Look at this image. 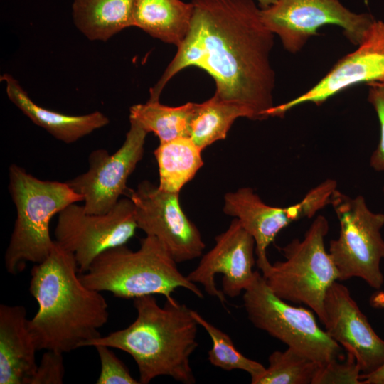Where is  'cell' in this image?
I'll use <instances>...</instances> for the list:
<instances>
[{
    "label": "cell",
    "instance_id": "obj_31",
    "mask_svg": "<svg viewBox=\"0 0 384 384\" xmlns=\"http://www.w3.org/2000/svg\"><path fill=\"white\" fill-rule=\"evenodd\" d=\"M369 303L373 308L384 309V292L380 289L375 292L371 295Z\"/></svg>",
    "mask_w": 384,
    "mask_h": 384
},
{
    "label": "cell",
    "instance_id": "obj_6",
    "mask_svg": "<svg viewBox=\"0 0 384 384\" xmlns=\"http://www.w3.org/2000/svg\"><path fill=\"white\" fill-rule=\"evenodd\" d=\"M329 229L323 215L317 216L302 240H292L282 248L285 258L270 264L262 275L271 291L287 302L311 309L320 321L329 287L338 279L337 269L324 244Z\"/></svg>",
    "mask_w": 384,
    "mask_h": 384
},
{
    "label": "cell",
    "instance_id": "obj_34",
    "mask_svg": "<svg viewBox=\"0 0 384 384\" xmlns=\"http://www.w3.org/2000/svg\"><path fill=\"white\" fill-rule=\"evenodd\" d=\"M383 193H384V187H383Z\"/></svg>",
    "mask_w": 384,
    "mask_h": 384
},
{
    "label": "cell",
    "instance_id": "obj_19",
    "mask_svg": "<svg viewBox=\"0 0 384 384\" xmlns=\"http://www.w3.org/2000/svg\"><path fill=\"white\" fill-rule=\"evenodd\" d=\"M192 11V3L181 0H136L133 26L178 46L189 30Z\"/></svg>",
    "mask_w": 384,
    "mask_h": 384
},
{
    "label": "cell",
    "instance_id": "obj_13",
    "mask_svg": "<svg viewBox=\"0 0 384 384\" xmlns=\"http://www.w3.org/2000/svg\"><path fill=\"white\" fill-rule=\"evenodd\" d=\"M147 132L130 122L122 145L110 154L102 149L92 151L88 157V169L66 181L83 198V208L91 214L110 210L127 189L129 177L142 160Z\"/></svg>",
    "mask_w": 384,
    "mask_h": 384
},
{
    "label": "cell",
    "instance_id": "obj_24",
    "mask_svg": "<svg viewBox=\"0 0 384 384\" xmlns=\"http://www.w3.org/2000/svg\"><path fill=\"white\" fill-rule=\"evenodd\" d=\"M268 362V367L253 384H312L322 364L290 347L272 352Z\"/></svg>",
    "mask_w": 384,
    "mask_h": 384
},
{
    "label": "cell",
    "instance_id": "obj_14",
    "mask_svg": "<svg viewBox=\"0 0 384 384\" xmlns=\"http://www.w3.org/2000/svg\"><path fill=\"white\" fill-rule=\"evenodd\" d=\"M215 241L214 247L186 277L191 282L201 284L208 294L223 304L226 296H239L252 282L255 242L237 218Z\"/></svg>",
    "mask_w": 384,
    "mask_h": 384
},
{
    "label": "cell",
    "instance_id": "obj_10",
    "mask_svg": "<svg viewBox=\"0 0 384 384\" xmlns=\"http://www.w3.org/2000/svg\"><path fill=\"white\" fill-rule=\"evenodd\" d=\"M77 203L58 214L55 241L74 255L80 273H83L100 254L126 245L138 226L134 206L129 197L121 198L103 214L87 213Z\"/></svg>",
    "mask_w": 384,
    "mask_h": 384
},
{
    "label": "cell",
    "instance_id": "obj_21",
    "mask_svg": "<svg viewBox=\"0 0 384 384\" xmlns=\"http://www.w3.org/2000/svg\"><path fill=\"white\" fill-rule=\"evenodd\" d=\"M202 151L189 137L160 143L154 151L159 174V188L180 193L203 165Z\"/></svg>",
    "mask_w": 384,
    "mask_h": 384
},
{
    "label": "cell",
    "instance_id": "obj_26",
    "mask_svg": "<svg viewBox=\"0 0 384 384\" xmlns=\"http://www.w3.org/2000/svg\"><path fill=\"white\" fill-rule=\"evenodd\" d=\"M361 374L356 358L346 353L345 358L321 364L312 384H362Z\"/></svg>",
    "mask_w": 384,
    "mask_h": 384
},
{
    "label": "cell",
    "instance_id": "obj_23",
    "mask_svg": "<svg viewBox=\"0 0 384 384\" xmlns=\"http://www.w3.org/2000/svg\"><path fill=\"white\" fill-rule=\"evenodd\" d=\"M196 103L188 102L178 107L162 105L159 100H148L129 109V122L147 133L153 132L160 143L179 137H189L190 122Z\"/></svg>",
    "mask_w": 384,
    "mask_h": 384
},
{
    "label": "cell",
    "instance_id": "obj_3",
    "mask_svg": "<svg viewBox=\"0 0 384 384\" xmlns=\"http://www.w3.org/2000/svg\"><path fill=\"white\" fill-rule=\"evenodd\" d=\"M134 306L137 318L129 326L92 339L83 347L104 345L127 353L137 363L140 384L159 376L195 383L190 358L198 346V324L192 309L175 299L160 306L154 295L134 299Z\"/></svg>",
    "mask_w": 384,
    "mask_h": 384
},
{
    "label": "cell",
    "instance_id": "obj_11",
    "mask_svg": "<svg viewBox=\"0 0 384 384\" xmlns=\"http://www.w3.org/2000/svg\"><path fill=\"white\" fill-rule=\"evenodd\" d=\"M336 189V181L327 179L309 191L300 201L287 207H276L263 202L251 188L243 187L225 194L223 210L237 218L253 237L256 263L262 271L270 264L267 250L278 233L292 222L311 218L330 204Z\"/></svg>",
    "mask_w": 384,
    "mask_h": 384
},
{
    "label": "cell",
    "instance_id": "obj_1",
    "mask_svg": "<svg viewBox=\"0 0 384 384\" xmlns=\"http://www.w3.org/2000/svg\"><path fill=\"white\" fill-rule=\"evenodd\" d=\"M190 28L161 78L150 90L159 100L171 78L185 68L205 70L218 98L249 110L253 120L268 118L273 106L274 72L270 55L274 33L252 0H193Z\"/></svg>",
    "mask_w": 384,
    "mask_h": 384
},
{
    "label": "cell",
    "instance_id": "obj_32",
    "mask_svg": "<svg viewBox=\"0 0 384 384\" xmlns=\"http://www.w3.org/2000/svg\"><path fill=\"white\" fill-rule=\"evenodd\" d=\"M260 9H265L274 4L277 0H257Z\"/></svg>",
    "mask_w": 384,
    "mask_h": 384
},
{
    "label": "cell",
    "instance_id": "obj_30",
    "mask_svg": "<svg viewBox=\"0 0 384 384\" xmlns=\"http://www.w3.org/2000/svg\"><path fill=\"white\" fill-rule=\"evenodd\" d=\"M360 380L362 384H384V364L370 373H361Z\"/></svg>",
    "mask_w": 384,
    "mask_h": 384
},
{
    "label": "cell",
    "instance_id": "obj_5",
    "mask_svg": "<svg viewBox=\"0 0 384 384\" xmlns=\"http://www.w3.org/2000/svg\"><path fill=\"white\" fill-rule=\"evenodd\" d=\"M8 188L16 218L4 260L7 272L16 274L26 262L38 264L49 255L55 245L52 218L83 198L66 181L39 179L16 164L9 169Z\"/></svg>",
    "mask_w": 384,
    "mask_h": 384
},
{
    "label": "cell",
    "instance_id": "obj_29",
    "mask_svg": "<svg viewBox=\"0 0 384 384\" xmlns=\"http://www.w3.org/2000/svg\"><path fill=\"white\" fill-rule=\"evenodd\" d=\"M368 100L374 107L380 124V139L370 158V166L376 171H384V86L369 83Z\"/></svg>",
    "mask_w": 384,
    "mask_h": 384
},
{
    "label": "cell",
    "instance_id": "obj_18",
    "mask_svg": "<svg viewBox=\"0 0 384 384\" xmlns=\"http://www.w3.org/2000/svg\"><path fill=\"white\" fill-rule=\"evenodd\" d=\"M1 80L6 83V95L11 102L35 124L64 143L75 142L110 122L108 117L99 111L69 115L44 108L35 103L11 75L4 73Z\"/></svg>",
    "mask_w": 384,
    "mask_h": 384
},
{
    "label": "cell",
    "instance_id": "obj_25",
    "mask_svg": "<svg viewBox=\"0 0 384 384\" xmlns=\"http://www.w3.org/2000/svg\"><path fill=\"white\" fill-rule=\"evenodd\" d=\"M191 312L198 325L204 328L211 338L212 346L208 352L209 362L226 371L244 370L250 374L251 383L253 384L263 374L266 368L240 353L228 334L207 321L196 311L192 310Z\"/></svg>",
    "mask_w": 384,
    "mask_h": 384
},
{
    "label": "cell",
    "instance_id": "obj_9",
    "mask_svg": "<svg viewBox=\"0 0 384 384\" xmlns=\"http://www.w3.org/2000/svg\"><path fill=\"white\" fill-rule=\"evenodd\" d=\"M260 15L264 25L292 53L301 50L320 27L328 24L342 28L346 38L358 46L375 21L370 14L353 13L339 0H277L260 9Z\"/></svg>",
    "mask_w": 384,
    "mask_h": 384
},
{
    "label": "cell",
    "instance_id": "obj_2",
    "mask_svg": "<svg viewBox=\"0 0 384 384\" xmlns=\"http://www.w3.org/2000/svg\"><path fill=\"white\" fill-rule=\"evenodd\" d=\"M74 255L55 241L49 255L31 271L29 292L38 309L29 319L38 350L62 353L100 336L109 319L100 292L82 284Z\"/></svg>",
    "mask_w": 384,
    "mask_h": 384
},
{
    "label": "cell",
    "instance_id": "obj_27",
    "mask_svg": "<svg viewBox=\"0 0 384 384\" xmlns=\"http://www.w3.org/2000/svg\"><path fill=\"white\" fill-rule=\"evenodd\" d=\"M97 350L100 361V373L97 384H139L134 378L126 366L104 345H97Z\"/></svg>",
    "mask_w": 384,
    "mask_h": 384
},
{
    "label": "cell",
    "instance_id": "obj_33",
    "mask_svg": "<svg viewBox=\"0 0 384 384\" xmlns=\"http://www.w3.org/2000/svg\"><path fill=\"white\" fill-rule=\"evenodd\" d=\"M374 83H377V84H378V85H380L384 86V83H378V82H374Z\"/></svg>",
    "mask_w": 384,
    "mask_h": 384
},
{
    "label": "cell",
    "instance_id": "obj_22",
    "mask_svg": "<svg viewBox=\"0 0 384 384\" xmlns=\"http://www.w3.org/2000/svg\"><path fill=\"white\" fill-rule=\"evenodd\" d=\"M239 117L253 119L252 112L247 108L213 95L202 103H196L190 122L189 138L203 150L214 142L225 139Z\"/></svg>",
    "mask_w": 384,
    "mask_h": 384
},
{
    "label": "cell",
    "instance_id": "obj_15",
    "mask_svg": "<svg viewBox=\"0 0 384 384\" xmlns=\"http://www.w3.org/2000/svg\"><path fill=\"white\" fill-rule=\"evenodd\" d=\"M340 59L314 87L297 97L274 105L267 115L283 117L292 108L308 102L320 106L329 98L357 84L384 83V22L375 20L364 41Z\"/></svg>",
    "mask_w": 384,
    "mask_h": 384
},
{
    "label": "cell",
    "instance_id": "obj_28",
    "mask_svg": "<svg viewBox=\"0 0 384 384\" xmlns=\"http://www.w3.org/2000/svg\"><path fill=\"white\" fill-rule=\"evenodd\" d=\"M63 354L55 351H46L28 384H62L65 372Z\"/></svg>",
    "mask_w": 384,
    "mask_h": 384
},
{
    "label": "cell",
    "instance_id": "obj_8",
    "mask_svg": "<svg viewBox=\"0 0 384 384\" xmlns=\"http://www.w3.org/2000/svg\"><path fill=\"white\" fill-rule=\"evenodd\" d=\"M243 306L252 325L321 363L343 358L341 346L318 325L313 313L275 295L255 271L244 291Z\"/></svg>",
    "mask_w": 384,
    "mask_h": 384
},
{
    "label": "cell",
    "instance_id": "obj_7",
    "mask_svg": "<svg viewBox=\"0 0 384 384\" xmlns=\"http://www.w3.org/2000/svg\"><path fill=\"white\" fill-rule=\"evenodd\" d=\"M330 204L338 219V237L330 242L329 253L337 269L338 280L352 277L364 280L380 289L384 277L380 270L384 259V213L369 209L362 196L350 197L336 189Z\"/></svg>",
    "mask_w": 384,
    "mask_h": 384
},
{
    "label": "cell",
    "instance_id": "obj_17",
    "mask_svg": "<svg viewBox=\"0 0 384 384\" xmlns=\"http://www.w3.org/2000/svg\"><path fill=\"white\" fill-rule=\"evenodd\" d=\"M38 351L23 306H0V384H28Z\"/></svg>",
    "mask_w": 384,
    "mask_h": 384
},
{
    "label": "cell",
    "instance_id": "obj_12",
    "mask_svg": "<svg viewBox=\"0 0 384 384\" xmlns=\"http://www.w3.org/2000/svg\"><path fill=\"white\" fill-rule=\"evenodd\" d=\"M134 203L138 228L157 238L177 262L201 256L205 243L183 212L179 193L163 191L145 180L127 194Z\"/></svg>",
    "mask_w": 384,
    "mask_h": 384
},
{
    "label": "cell",
    "instance_id": "obj_16",
    "mask_svg": "<svg viewBox=\"0 0 384 384\" xmlns=\"http://www.w3.org/2000/svg\"><path fill=\"white\" fill-rule=\"evenodd\" d=\"M321 321L329 337L354 356L362 374L384 364V340L375 333L348 287L336 281L326 293Z\"/></svg>",
    "mask_w": 384,
    "mask_h": 384
},
{
    "label": "cell",
    "instance_id": "obj_4",
    "mask_svg": "<svg viewBox=\"0 0 384 384\" xmlns=\"http://www.w3.org/2000/svg\"><path fill=\"white\" fill-rule=\"evenodd\" d=\"M80 279L92 290L109 292L123 299L161 294L172 300L178 288L203 298L196 284L178 270L177 262L162 243L150 235L141 240L137 250L124 245L102 252Z\"/></svg>",
    "mask_w": 384,
    "mask_h": 384
},
{
    "label": "cell",
    "instance_id": "obj_20",
    "mask_svg": "<svg viewBox=\"0 0 384 384\" xmlns=\"http://www.w3.org/2000/svg\"><path fill=\"white\" fill-rule=\"evenodd\" d=\"M135 1L74 0V23L88 39L105 41L122 30L133 26Z\"/></svg>",
    "mask_w": 384,
    "mask_h": 384
}]
</instances>
